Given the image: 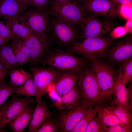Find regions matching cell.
Returning <instances> with one entry per match:
<instances>
[{"label":"cell","mask_w":132,"mask_h":132,"mask_svg":"<svg viewBox=\"0 0 132 132\" xmlns=\"http://www.w3.org/2000/svg\"><path fill=\"white\" fill-rule=\"evenodd\" d=\"M15 94L17 95H22L27 97L34 96L36 97L40 95L33 75L23 85L17 88Z\"/></svg>","instance_id":"obj_27"},{"label":"cell","mask_w":132,"mask_h":132,"mask_svg":"<svg viewBox=\"0 0 132 132\" xmlns=\"http://www.w3.org/2000/svg\"><path fill=\"white\" fill-rule=\"evenodd\" d=\"M0 35L9 41L15 38L9 20H0Z\"/></svg>","instance_id":"obj_31"},{"label":"cell","mask_w":132,"mask_h":132,"mask_svg":"<svg viewBox=\"0 0 132 132\" xmlns=\"http://www.w3.org/2000/svg\"><path fill=\"white\" fill-rule=\"evenodd\" d=\"M49 0H30L27 3L28 8L39 10L47 9Z\"/></svg>","instance_id":"obj_34"},{"label":"cell","mask_w":132,"mask_h":132,"mask_svg":"<svg viewBox=\"0 0 132 132\" xmlns=\"http://www.w3.org/2000/svg\"><path fill=\"white\" fill-rule=\"evenodd\" d=\"M33 100L31 97L20 98L13 95L7 103L0 120V132L3 131L8 123L14 119L27 105L30 104Z\"/></svg>","instance_id":"obj_13"},{"label":"cell","mask_w":132,"mask_h":132,"mask_svg":"<svg viewBox=\"0 0 132 132\" xmlns=\"http://www.w3.org/2000/svg\"><path fill=\"white\" fill-rule=\"evenodd\" d=\"M36 106L32 118L28 126V132H34L48 120L53 113L49 110L47 105L39 95L36 97Z\"/></svg>","instance_id":"obj_14"},{"label":"cell","mask_w":132,"mask_h":132,"mask_svg":"<svg viewBox=\"0 0 132 132\" xmlns=\"http://www.w3.org/2000/svg\"><path fill=\"white\" fill-rule=\"evenodd\" d=\"M108 128L98 114L90 121L85 132H108Z\"/></svg>","instance_id":"obj_30"},{"label":"cell","mask_w":132,"mask_h":132,"mask_svg":"<svg viewBox=\"0 0 132 132\" xmlns=\"http://www.w3.org/2000/svg\"><path fill=\"white\" fill-rule=\"evenodd\" d=\"M7 105V103L2 105L0 107V120L3 113L6 108Z\"/></svg>","instance_id":"obj_41"},{"label":"cell","mask_w":132,"mask_h":132,"mask_svg":"<svg viewBox=\"0 0 132 132\" xmlns=\"http://www.w3.org/2000/svg\"><path fill=\"white\" fill-rule=\"evenodd\" d=\"M0 63L8 70L20 66L17 63L11 44L7 43L0 46Z\"/></svg>","instance_id":"obj_24"},{"label":"cell","mask_w":132,"mask_h":132,"mask_svg":"<svg viewBox=\"0 0 132 132\" xmlns=\"http://www.w3.org/2000/svg\"><path fill=\"white\" fill-rule=\"evenodd\" d=\"M88 60L84 57L77 56L67 50L55 47L51 49L40 63L43 66L79 72Z\"/></svg>","instance_id":"obj_3"},{"label":"cell","mask_w":132,"mask_h":132,"mask_svg":"<svg viewBox=\"0 0 132 132\" xmlns=\"http://www.w3.org/2000/svg\"><path fill=\"white\" fill-rule=\"evenodd\" d=\"M122 68L121 66L117 71L118 75L111 93H114L116 98L113 101V104L117 106L131 107L129 100L130 97L132 87L126 88L122 79Z\"/></svg>","instance_id":"obj_17"},{"label":"cell","mask_w":132,"mask_h":132,"mask_svg":"<svg viewBox=\"0 0 132 132\" xmlns=\"http://www.w3.org/2000/svg\"><path fill=\"white\" fill-rule=\"evenodd\" d=\"M9 20L15 38L24 39L33 32L27 22L20 14Z\"/></svg>","instance_id":"obj_22"},{"label":"cell","mask_w":132,"mask_h":132,"mask_svg":"<svg viewBox=\"0 0 132 132\" xmlns=\"http://www.w3.org/2000/svg\"><path fill=\"white\" fill-rule=\"evenodd\" d=\"M110 106L119 120L132 132V114L131 108L113 104Z\"/></svg>","instance_id":"obj_25"},{"label":"cell","mask_w":132,"mask_h":132,"mask_svg":"<svg viewBox=\"0 0 132 132\" xmlns=\"http://www.w3.org/2000/svg\"><path fill=\"white\" fill-rule=\"evenodd\" d=\"M9 41L3 38L0 35V46L7 43Z\"/></svg>","instance_id":"obj_42"},{"label":"cell","mask_w":132,"mask_h":132,"mask_svg":"<svg viewBox=\"0 0 132 132\" xmlns=\"http://www.w3.org/2000/svg\"><path fill=\"white\" fill-rule=\"evenodd\" d=\"M8 75L10 83L15 87L23 85L32 75L22 69L17 68L9 70Z\"/></svg>","instance_id":"obj_26"},{"label":"cell","mask_w":132,"mask_h":132,"mask_svg":"<svg viewBox=\"0 0 132 132\" xmlns=\"http://www.w3.org/2000/svg\"><path fill=\"white\" fill-rule=\"evenodd\" d=\"M108 0L116 7V6H119L120 7L121 5L123 4H126L132 3V0Z\"/></svg>","instance_id":"obj_39"},{"label":"cell","mask_w":132,"mask_h":132,"mask_svg":"<svg viewBox=\"0 0 132 132\" xmlns=\"http://www.w3.org/2000/svg\"><path fill=\"white\" fill-rule=\"evenodd\" d=\"M59 132L55 121L50 117L34 132Z\"/></svg>","instance_id":"obj_33"},{"label":"cell","mask_w":132,"mask_h":132,"mask_svg":"<svg viewBox=\"0 0 132 132\" xmlns=\"http://www.w3.org/2000/svg\"><path fill=\"white\" fill-rule=\"evenodd\" d=\"M95 108L100 118L106 125L111 126L120 125L131 132L119 120L110 106L104 105L103 103L97 105Z\"/></svg>","instance_id":"obj_23"},{"label":"cell","mask_w":132,"mask_h":132,"mask_svg":"<svg viewBox=\"0 0 132 132\" xmlns=\"http://www.w3.org/2000/svg\"><path fill=\"white\" fill-rule=\"evenodd\" d=\"M127 32L125 26H119L113 28L110 33L111 37L114 39L123 36Z\"/></svg>","instance_id":"obj_36"},{"label":"cell","mask_w":132,"mask_h":132,"mask_svg":"<svg viewBox=\"0 0 132 132\" xmlns=\"http://www.w3.org/2000/svg\"><path fill=\"white\" fill-rule=\"evenodd\" d=\"M20 15L27 22L33 32L39 34L49 33L50 15L47 9H29Z\"/></svg>","instance_id":"obj_10"},{"label":"cell","mask_w":132,"mask_h":132,"mask_svg":"<svg viewBox=\"0 0 132 132\" xmlns=\"http://www.w3.org/2000/svg\"><path fill=\"white\" fill-rule=\"evenodd\" d=\"M90 108L85 102H80L78 105L66 109L58 115L55 121L59 132H69L79 122Z\"/></svg>","instance_id":"obj_9"},{"label":"cell","mask_w":132,"mask_h":132,"mask_svg":"<svg viewBox=\"0 0 132 132\" xmlns=\"http://www.w3.org/2000/svg\"><path fill=\"white\" fill-rule=\"evenodd\" d=\"M47 10L52 17L78 25L86 14L79 5L70 1L58 3L53 0L50 1Z\"/></svg>","instance_id":"obj_7"},{"label":"cell","mask_w":132,"mask_h":132,"mask_svg":"<svg viewBox=\"0 0 132 132\" xmlns=\"http://www.w3.org/2000/svg\"><path fill=\"white\" fill-rule=\"evenodd\" d=\"M125 27L128 32L132 33V20H128Z\"/></svg>","instance_id":"obj_40"},{"label":"cell","mask_w":132,"mask_h":132,"mask_svg":"<svg viewBox=\"0 0 132 132\" xmlns=\"http://www.w3.org/2000/svg\"><path fill=\"white\" fill-rule=\"evenodd\" d=\"M28 8L27 3L19 0H0V20L10 19Z\"/></svg>","instance_id":"obj_18"},{"label":"cell","mask_w":132,"mask_h":132,"mask_svg":"<svg viewBox=\"0 0 132 132\" xmlns=\"http://www.w3.org/2000/svg\"><path fill=\"white\" fill-rule=\"evenodd\" d=\"M108 128V132H130L128 130L122 125H116L109 126Z\"/></svg>","instance_id":"obj_37"},{"label":"cell","mask_w":132,"mask_h":132,"mask_svg":"<svg viewBox=\"0 0 132 132\" xmlns=\"http://www.w3.org/2000/svg\"><path fill=\"white\" fill-rule=\"evenodd\" d=\"M8 74V70L0 63V84L4 80Z\"/></svg>","instance_id":"obj_38"},{"label":"cell","mask_w":132,"mask_h":132,"mask_svg":"<svg viewBox=\"0 0 132 132\" xmlns=\"http://www.w3.org/2000/svg\"><path fill=\"white\" fill-rule=\"evenodd\" d=\"M31 70L39 95L42 97L47 93L49 87L53 84L61 70L50 67H33Z\"/></svg>","instance_id":"obj_12"},{"label":"cell","mask_w":132,"mask_h":132,"mask_svg":"<svg viewBox=\"0 0 132 132\" xmlns=\"http://www.w3.org/2000/svg\"><path fill=\"white\" fill-rule=\"evenodd\" d=\"M122 78L125 85L132 79V58L122 64Z\"/></svg>","instance_id":"obj_32"},{"label":"cell","mask_w":132,"mask_h":132,"mask_svg":"<svg viewBox=\"0 0 132 132\" xmlns=\"http://www.w3.org/2000/svg\"><path fill=\"white\" fill-rule=\"evenodd\" d=\"M11 46L18 65L22 66L29 62V52L24 39L15 38L11 40Z\"/></svg>","instance_id":"obj_21"},{"label":"cell","mask_w":132,"mask_h":132,"mask_svg":"<svg viewBox=\"0 0 132 132\" xmlns=\"http://www.w3.org/2000/svg\"><path fill=\"white\" fill-rule=\"evenodd\" d=\"M82 0H72V1L76 3L78 5Z\"/></svg>","instance_id":"obj_44"},{"label":"cell","mask_w":132,"mask_h":132,"mask_svg":"<svg viewBox=\"0 0 132 132\" xmlns=\"http://www.w3.org/2000/svg\"><path fill=\"white\" fill-rule=\"evenodd\" d=\"M56 2L58 3H63L70 1V0H53Z\"/></svg>","instance_id":"obj_43"},{"label":"cell","mask_w":132,"mask_h":132,"mask_svg":"<svg viewBox=\"0 0 132 132\" xmlns=\"http://www.w3.org/2000/svg\"><path fill=\"white\" fill-rule=\"evenodd\" d=\"M79 25L81 29L79 39L82 41L89 38L102 37L110 33L114 27L109 21L90 13L86 14Z\"/></svg>","instance_id":"obj_5"},{"label":"cell","mask_w":132,"mask_h":132,"mask_svg":"<svg viewBox=\"0 0 132 132\" xmlns=\"http://www.w3.org/2000/svg\"><path fill=\"white\" fill-rule=\"evenodd\" d=\"M114 42V39L108 37L89 38L75 43L66 50L89 59L104 56Z\"/></svg>","instance_id":"obj_4"},{"label":"cell","mask_w":132,"mask_h":132,"mask_svg":"<svg viewBox=\"0 0 132 132\" xmlns=\"http://www.w3.org/2000/svg\"><path fill=\"white\" fill-rule=\"evenodd\" d=\"M90 68L95 75L100 90L107 96L111 94L117 75L113 68L95 58L89 59Z\"/></svg>","instance_id":"obj_6"},{"label":"cell","mask_w":132,"mask_h":132,"mask_svg":"<svg viewBox=\"0 0 132 132\" xmlns=\"http://www.w3.org/2000/svg\"><path fill=\"white\" fill-rule=\"evenodd\" d=\"M35 108L30 104L25 106L14 119L7 124L14 132H22L28 125L32 117Z\"/></svg>","instance_id":"obj_20"},{"label":"cell","mask_w":132,"mask_h":132,"mask_svg":"<svg viewBox=\"0 0 132 132\" xmlns=\"http://www.w3.org/2000/svg\"><path fill=\"white\" fill-rule=\"evenodd\" d=\"M76 24L59 18L50 19L49 33L52 45L55 48L66 50L79 42V35Z\"/></svg>","instance_id":"obj_1"},{"label":"cell","mask_w":132,"mask_h":132,"mask_svg":"<svg viewBox=\"0 0 132 132\" xmlns=\"http://www.w3.org/2000/svg\"><path fill=\"white\" fill-rule=\"evenodd\" d=\"M17 88L4 81L0 84V107L9 96L15 94Z\"/></svg>","instance_id":"obj_29"},{"label":"cell","mask_w":132,"mask_h":132,"mask_svg":"<svg viewBox=\"0 0 132 132\" xmlns=\"http://www.w3.org/2000/svg\"><path fill=\"white\" fill-rule=\"evenodd\" d=\"M77 83L80 102H87L90 108L104 103L107 96L100 90L95 75L86 64L79 72Z\"/></svg>","instance_id":"obj_2"},{"label":"cell","mask_w":132,"mask_h":132,"mask_svg":"<svg viewBox=\"0 0 132 132\" xmlns=\"http://www.w3.org/2000/svg\"><path fill=\"white\" fill-rule=\"evenodd\" d=\"M119 10L122 17L128 20H132V3L122 4Z\"/></svg>","instance_id":"obj_35"},{"label":"cell","mask_w":132,"mask_h":132,"mask_svg":"<svg viewBox=\"0 0 132 132\" xmlns=\"http://www.w3.org/2000/svg\"><path fill=\"white\" fill-rule=\"evenodd\" d=\"M132 40L131 37L118 43L110 49L108 56L112 62L122 64L132 58Z\"/></svg>","instance_id":"obj_16"},{"label":"cell","mask_w":132,"mask_h":132,"mask_svg":"<svg viewBox=\"0 0 132 132\" xmlns=\"http://www.w3.org/2000/svg\"><path fill=\"white\" fill-rule=\"evenodd\" d=\"M97 109L90 108L79 122L70 132H85L89 123L97 112Z\"/></svg>","instance_id":"obj_28"},{"label":"cell","mask_w":132,"mask_h":132,"mask_svg":"<svg viewBox=\"0 0 132 132\" xmlns=\"http://www.w3.org/2000/svg\"><path fill=\"white\" fill-rule=\"evenodd\" d=\"M24 39L29 52V62L31 65L40 63L51 49L52 45L49 33L32 32Z\"/></svg>","instance_id":"obj_8"},{"label":"cell","mask_w":132,"mask_h":132,"mask_svg":"<svg viewBox=\"0 0 132 132\" xmlns=\"http://www.w3.org/2000/svg\"><path fill=\"white\" fill-rule=\"evenodd\" d=\"M53 103L60 110L70 109L80 103V95L77 84L65 94L61 95Z\"/></svg>","instance_id":"obj_19"},{"label":"cell","mask_w":132,"mask_h":132,"mask_svg":"<svg viewBox=\"0 0 132 132\" xmlns=\"http://www.w3.org/2000/svg\"><path fill=\"white\" fill-rule=\"evenodd\" d=\"M19 0L24 2L27 3L30 0Z\"/></svg>","instance_id":"obj_45"},{"label":"cell","mask_w":132,"mask_h":132,"mask_svg":"<svg viewBox=\"0 0 132 132\" xmlns=\"http://www.w3.org/2000/svg\"><path fill=\"white\" fill-rule=\"evenodd\" d=\"M79 5L85 11L107 18L117 16L119 10L108 0H82Z\"/></svg>","instance_id":"obj_11"},{"label":"cell","mask_w":132,"mask_h":132,"mask_svg":"<svg viewBox=\"0 0 132 132\" xmlns=\"http://www.w3.org/2000/svg\"><path fill=\"white\" fill-rule=\"evenodd\" d=\"M79 72L61 70L53 84L55 92L61 95L70 90L76 84Z\"/></svg>","instance_id":"obj_15"}]
</instances>
